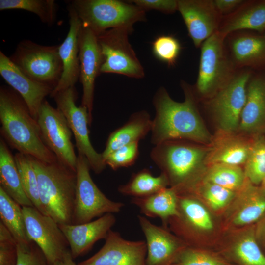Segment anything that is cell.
<instances>
[{
	"label": "cell",
	"instance_id": "40",
	"mask_svg": "<svg viewBox=\"0 0 265 265\" xmlns=\"http://www.w3.org/2000/svg\"><path fill=\"white\" fill-rule=\"evenodd\" d=\"M138 144L135 142L115 150L105 159L106 165L114 170L132 165L139 155Z\"/></svg>",
	"mask_w": 265,
	"mask_h": 265
},
{
	"label": "cell",
	"instance_id": "34",
	"mask_svg": "<svg viewBox=\"0 0 265 265\" xmlns=\"http://www.w3.org/2000/svg\"><path fill=\"white\" fill-rule=\"evenodd\" d=\"M199 179L237 192L243 186L246 177L240 166L215 164L207 166Z\"/></svg>",
	"mask_w": 265,
	"mask_h": 265
},
{
	"label": "cell",
	"instance_id": "7",
	"mask_svg": "<svg viewBox=\"0 0 265 265\" xmlns=\"http://www.w3.org/2000/svg\"><path fill=\"white\" fill-rule=\"evenodd\" d=\"M226 36L218 31L201 46L198 75L194 90L209 99L227 84L237 69L227 53Z\"/></svg>",
	"mask_w": 265,
	"mask_h": 265
},
{
	"label": "cell",
	"instance_id": "31",
	"mask_svg": "<svg viewBox=\"0 0 265 265\" xmlns=\"http://www.w3.org/2000/svg\"><path fill=\"white\" fill-rule=\"evenodd\" d=\"M0 187L22 207L33 206L23 189L14 156L1 138L0 140Z\"/></svg>",
	"mask_w": 265,
	"mask_h": 265
},
{
	"label": "cell",
	"instance_id": "30",
	"mask_svg": "<svg viewBox=\"0 0 265 265\" xmlns=\"http://www.w3.org/2000/svg\"><path fill=\"white\" fill-rule=\"evenodd\" d=\"M175 191L177 194H188L196 197L213 213L220 217L228 208L236 193L201 179Z\"/></svg>",
	"mask_w": 265,
	"mask_h": 265
},
{
	"label": "cell",
	"instance_id": "6",
	"mask_svg": "<svg viewBox=\"0 0 265 265\" xmlns=\"http://www.w3.org/2000/svg\"><path fill=\"white\" fill-rule=\"evenodd\" d=\"M82 26L97 35L113 28L125 29L131 33L133 25L146 19L145 12L131 2L117 0H73L69 4Z\"/></svg>",
	"mask_w": 265,
	"mask_h": 265
},
{
	"label": "cell",
	"instance_id": "21",
	"mask_svg": "<svg viewBox=\"0 0 265 265\" xmlns=\"http://www.w3.org/2000/svg\"><path fill=\"white\" fill-rule=\"evenodd\" d=\"M138 220L146 238L145 265H172L187 245L169 229L156 225L143 216L138 215Z\"/></svg>",
	"mask_w": 265,
	"mask_h": 265
},
{
	"label": "cell",
	"instance_id": "27",
	"mask_svg": "<svg viewBox=\"0 0 265 265\" xmlns=\"http://www.w3.org/2000/svg\"><path fill=\"white\" fill-rule=\"evenodd\" d=\"M240 30H265V0H245L235 12L222 17L218 32L226 37Z\"/></svg>",
	"mask_w": 265,
	"mask_h": 265
},
{
	"label": "cell",
	"instance_id": "14",
	"mask_svg": "<svg viewBox=\"0 0 265 265\" xmlns=\"http://www.w3.org/2000/svg\"><path fill=\"white\" fill-rule=\"evenodd\" d=\"M22 211L27 236L41 249L49 265L70 250L64 234L53 219L33 206H23Z\"/></svg>",
	"mask_w": 265,
	"mask_h": 265
},
{
	"label": "cell",
	"instance_id": "42",
	"mask_svg": "<svg viewBox=\"0 0 265 265\" xmlns=\"http://www.w3.org/2000/svg\"><path fill=\"white\" fill-rule=\"evenodd\" d=\"M16 265H49L44 255L33 242L26 245L17 244Z\"/></svg>",
	"mask_w": 265,
	"mask_h": 265
},
{
	"label": "cell",
	"instance_id": "26",
	"mask_svg": "<svg viewBox=\"0 0 265 265\" xmlns=\"http://www.w3.org/2000/svg\"><path fill=\"white\" fill-rule=\"evenodd\" d=\"M252 138L219 130L212 136L205 160L206 167L215 164L244 165Z\"/></svg>",
	"mask_w": 265,
	"mask_h": 265
},
{
	"label": "cell",
	"instance_id": "46",
	"mask_svg": "<svg viewBox=\"0 0 265 265\" xmlns=\"http://www.w3.org/2000/svg\"><path fill=\"white\" fill-rule=\"evenodd\" d=\"M70 250L68 251L61 258L49 265H78L74 261Z\"/></svg>",
	"mask_w": 265,
	"mask_h": 265
},
{
	"label": "cell",
	"instance_id": "8",
	"mask_svg": "<svg viewBox=\"0 0 265 265\" xmlns=\"http://www.w3.org/2000/svg\"><path fill=\"white\" fill-rule=\"evenodd\" d=\"M90 169L87 159L78 154L76 165L77 184L71 224L85 223L106 213H117L124 206L123 203L109 199L99 189L91 177Z\"/></svg>",
	"mask_w": 265,
	"mask_h": 265
},
{
	"label": "cell",
	"instance_id": "2",
	"mask_svg": "<svg viewBox=\"0 0 265 265\" xmlns=\"http://www.w3.org/2000/svg\"><path fill=\"white\" fill-rule=\"evenodd\" d=\"M17 92L7 86L0 88V133L19 153L45 162L57 159L41 138L38 122Z\"/></svg>",
	"mask_w": 265,
	"mask_h": 265
},
{
	"label": "cell",
	"instance_id": "41",
	"mask_svg": "<svg viewBox=\"0 0 265 265\" xmlns=\"http://www.w3.org/2000/svg\"><path fill=\"white\" fill-rule=\"evenodd\" d=\"M17 259V243L0 222V265H16Z\"/></svg>",
	"mask_w": 265,
	"mask_h": 265
},
{
	"label": "cell",
	"instance_id": "10",
	"mask_svg": "<svg viewBox=\"0 0 265 265\" xmlns=\"http://www.w3.org/2000/svg\"><path fill=\"white\" fill-rule=\"evenodd\" d=\"M53 98L57 107L67 119L74 136L78 154L87 159L95 173H101L106 165L102 153H98L90 142L88 126L91 125L92 120L86 107L76 106L77 92L75 87L61 91Z\"/></svg>",
	"mask_w": 265,
	"mask_h": 265
},
{
	"label": "cell",
	"instance_id": "12",
	"mask_svg": "<svg viewBox=\"0 0 265 265\" xmlns=\"http://www.w3.org/2000/svg\"><path fill=\"white\" fill-rule=\"evenodd\" d=\"M253 70L242 68L223 87L208 99L207 104L219 127V130L235 132L238 130L245 105L247 86Z\"/></svg>",
	"mask_w": 265,
	"mask_h": 265
},
{
	"label": "cell",
	"instance_id": "20",
	"mask_svg": "<svg viewBox=\"0 0 265 265\" xmlns=\"http://www.w3.org/2000/svg\"><path fill=\"white\" fill-rule=\"evenodd\" d=\"M80 79L83 88L81 106L92 120L95 81L101 73L103 57L97 35L82 26L79 35Z\"/></svg>",
	"mask_w": 265,
	"mask_h": 265
},
{
	"label": "cell",
	"instance_id": "3",
	"mask_svg": "<svg viewBox=\"0 0 265 265\" xmlns=\"http://www.w3.org/2000/svg\"><path fill=\"white\" fill-rule=\"evenodd\" d=\"M46 215L58 224H71L77 184L76 172L57 159L45 162L30 157Z\"/></svg>",
	"mask_w": 265,
	"mask_h": 265
},
{
	"label": "cell",
	"instance_id": "24",
	"mask_svg": "<svg viewBox=\"0 0 265 265\" xmlns=\"http://www.w3.org/2000/svg\"><path fill=\"white\" fill-rule=\"evenodd\" d=\"M116 221L113 213H106L89 222L59 224V226L74 259L89 251L98 240L105 239Z\"/></svg>",
	"mask_w": 265,
	"mask_h": 265
},
{
	"label": "cell",
	"instance_id": "44",
	"mask_svg": "<svg viewBox=\"0 0 265 265\" xmlns=\"http://www.w3.org/2000/svg\"><path fill=\"white\" fill-rule=\"evenodd\" d=\"M217 10L222 16L229 15L237 10L244 2V0H213Z\"/></svg>",
	"mask_w": 265,
	"mask_h": 265
},
{
	"label": "cell",
	"instance_id": "36",
	"mask_svg": "<svg viewBox=\"0 0 265 265\" xmlns=\"http://www.w3.org/2000/svg\"><path fill=\"white\" fill-rule=\"evenodd\" d=\"M14 156L26 195L33 206L45 214L40 201L37 175L30 156L19 152Z\"/></svg>",
	"mask_w": 265,
	"mask_h": 265
},
{
	"label": "cell",
	"instance_id": "16",
	"mask_svg": "<svg viewBox=\"0 0 265 265\" xmlns=\"http://www.w3.org/2000/svg\"><path fill=\"white\" fill-rule=\"evenodd\" d=\"M234 265H265L255 234V224L224 231L214 249Z\"/></svg>",
	"mask_w": 265,
	"mask_h": 265
},
{
	"label": "cell",
	"instance_id": "11",
	"mask_svg": "<svg viewBox=\"0 0 265 265\" xmlns=\"http://www.w3.org/2000/svg\"><path fill=\"white\" fill-rule=\"evenodd\" d=\"M131 33L125 29L113 28L97 35L103 57L101 73H114L140 79L143 67L129 42Z\"/></svg>",
	"mask_w": 265,
	"mask_h": 265
},
{
	"label": "cell",
	"instance_id": "37",
	"mask_svg": "<svg viewBox=\"0 0 265 265\" xmlns=\"http://www.w3.org/2000/svg\"><path fill=\"white\" fill-rule=\"evenodd\" d=\"M172 265H234L218 251L186 246L180 251Z\"/></svg>",
	"mask_w": 265,
	"mask_h": 265
},
{
	"label": "cell",
	"instance_id": "5",
	"mask_svg": "<svg viewBox=\"0 0 265 265\" xmlns=\"http://www.w3.org/2000/svg\"><path fill=\"white\" fill-rule=\"evenodd\" d=\"M184 140L167 141L152 149L150 157L175 189L199 179L204 172L208 149Z\"/></svg>",
	"mask_w": 265,
	"mask_h": 265
},
{
	"label": "cell",
	"instance_id": "13",
	"mask_svg": "<svg viewBox=\"0 0 265 265\" xmlns=\"http://www.w3.org/2000/svg\"><path fill=\"white\" fill-rule=\"evenodd\" d=\"M36 120L46 146L59 161L76 172L77 156L71 141L72 132L63 113L45 100Z\"/></svg>",
	"mask_w": 265,
	"mask_h": 265
},
{
	"label": "cell",
	"instance_id": "43",
	"mask_svg": "<svg viewBox=\"0 0 265 265\" xmlns=\"http://www.w3.org/2000/svg\"><path fill=\"white\" fill-rule=\"evenodd\" d=\"M143 10H156L166 14H171L178 10L176 0H133L128 1Z\"/></svg>",
	"mask_w": 265,
	"mask_h": 265
},
{
	"label": "cell",
	"instance_id": "15",
	"mask_svg": "<svg viewBox=\"0 0 265 265\" xmlns=\"http://www.w3.org/2000/svg\"><path fill=\"white\" fill-rule=\"evenodd\" d=\"M265 214V190L246 178L220 216L223 231L255 224Z\"/></svg>",
	"mask_w": 265,
	"mask_h": 265
},
{
	"label": "cell",
	"instance_id": "4",
	"mask_svg": "<svg viewBox=\"0 0 265 265\" xmlns=\"http://www.w3.org/2000/svg\"><path fill=\"white\" fill-rule=\"evenodd\" d=\"M177 195L178 215L169 219V229L187 246L214 250L224 232L220 217L196 197Z\"/></svg>",
	"mask_w": 265,
	"mask_h": 265
},
{
	"label": "cell",
	"instance_id": "28",
	"mask_svg": "<svg viewBox=\"0 0 265 265\" xmlns=\"http://www.w3.org/2000/svg\"><path fill=\"white\" fill-rule=\"evenodd\" d=\"M152 126V120L147 111L132 114L125 124L109 134L102 153L104 161L115 150L143 139L151 132Z\"/></svg>",
	"mask_w": 265,
	"mask_h": 265
},
{
	"label": "cell",
	"instance_id": "22",
	"mask_svg": "<svg viewBox=\"0 0 265 265\" xmlns=\"http://www.w3.org/2000/svg\"><path fill=\"white\" fill-rule=\"evenodd\" d=\"M238 131L249 137L265 136V70L250 76Z\"/></svg>",
	"mask_w": 265,
	"mask_h": 265
},
{
	"label": "cell",
	"instance_id": "17",
	"mask_svg": "<svg viewBox=\"0 0 265 265\" xmlns=\"http://www.w3.org/2000/svg\"><path fill=\"white\" fill-rule=\"evenodd\" d=\"M145 241L124 239L117 232L110 230L102 247L93 256L78 265H145Z\"/></svg>",
	"mask_w": 265,
	"mask_h": 265
},
{
	"label": "cell",
	"instance_id": "18",
	"mask_svg": "<svg viewBox=\"0 0 265 265\" xmlns=\"http://www.w3.org/2000/svg\"><path fill=\"white\" fill-rule=\"evenodd\" d=\"M178 10L196 48L218 31L223 17L213 0H178Z\"/></svg>",
	"mask_w": 265,
	"mask_h": 265
},
{
	"label": "cell",
	"instance_id": "9",
	"mask_svg": "<svg viewBox=\"0 0 265 265\" xmlns=\"http://www.w3.org/2000/svg\"><path fill=\"white\" fill-rule=\"evenodd\" d=\"M10 60L33 80L53 87L63 73L59 46H45L29 40L20 42Z\"/></svg>",
	"mask_w": 265,
	"mask_h": 265
},
{
	"label": "cell",
	"instance_id": "47",
	"mask_svg": "<svg viewBox=\"0 0 265 265\" xmlns=\"http://www.w3.org/2000/svg\"><path fill=\"white\" fill-rule=\"evenodd\" d=\"M260 186L265 190V176L263 179Z\"/></svg>",
	"mask_w": 265,
	"mask_h": 265
},
{
	"label": "cell",
	"instance_id": "1",
	"mask_svg": "<svg viewBox=\"0 0 265 265\" xmlns=\"http://www.w3.org/2000/svg\"><path fill=\"white\" fill-rule=\"evenodd\" d=\"M181 86L185 96L183 102L173 100L163 87L154 96L155 116L152 120L151 142L154 145L176 140L204 144L212 142V136L199 115L192 89L184 81Z\"/></svg>",
	"mask_w": 265,
	"mask_h": 265
},
{
	"label": "cell",
	"instance_id": "25",
	"mask_svg": "<svg viewBox=\"0 0 265 265\" xmlns=\"http://www.w3.org/2000/svg\"><path fill=\"white\" fill-rule=\"evenodd\" d=\"M69 16V29L61 44L59 45V53L63 64L62 76L50 96L58 92L74 87L80 78L79 35L82 22L73 7L68 6Z\"/></svg>",
	"mask_w": 265,
	"mask_h": 265
},
{
	"label": "cell",
	"instance_id": "32",
	"mask_svg": "<svg viewBox=\"0 0 265 265\" xmlns=\"http://www.w3.org/2000/svg\"><path fill=\"white\" fill-rule=\"evenodd\" d=\"M0 222L10 232L17 244L26 245L29 239L25 225L22 207L0 187Z\"/></svg>",
	"mask_w": 265,
	"mask_h": 265
},
{
	"label": "cell",
	"instance_id": "33",
	"mask_svg": "<svg viewBox=\"0 0 265 265\" xmlns=\"http://www.w3.org/2000/svg\"><path fill=\"white\" fill-rule=\"evenodd\" d=\"M169 183L165 174L161 173L154 176L148 169H143L133 174L128 182L120 186L119 193L133 197H144L168 187Z\"/></svg>",
	"mask_w": 265,
	"mask_h": 265
},
{
	"label": "cell",
	"instance_id": "45",
	"mask_svg": "<svg viewBox=\"0 0 265 265\" xmlns=\"http://www.w3.org/2000/svg\"><path fill=\"white\" fill-rule=\"evenodd\" d=\"M255 234L257 242L265 255V214L255 224Z\"/></svg>",
	"mask_w": 265,
	"mask_h": 265
},
{
	"label": "cell",
	"instance_id": "19",
	"mask_svg": "<svg viewBox=\"0 0 265 265\" xmlns=\"http://www.w3.org/2000/svg\"><path fill=\"white\" fill-rule=\"evenodd\" d=\"M227 53L237 69L265 70V30H240L225 40Z\"/></svg>",
	"mask_w": 265,
	"mask_h": 265
},
{
	"label": "cell",
	"instance_id": "38",
	"mask_svg": "<svg viewBox=\"0 0 265 265\" xmlns=\"http://www.w3.org/2000/svg\"><path fill=\"white\" fill-rule=\"evenodd\" d=\"M244 172L252 184L260 185L265 176V136L253 137Z\"/></svg>",
	"mask_w": 265,
	"mask_h": 265
},
{
	"label": "cell",
	"instance_id": "29",
	"mask_svg": "<svg viewBox=\"0 0 265 265\" xmlns=\"http://www.w3.org/2000/svg\"><path fill=\"white\" fill-rule=\"evenodd\" d=\"M131 202L145 216L159 218L162 226L167 229H169V219L178 215V195L175 190L171 187L146 197H132Z\"/></svg>",
	"mask_w": 265,
	"mask_h": 265
},
{
	"label": "cell",
	"instance_id": "39",
	"mask_svg": "<svg viewBox=\"0 0 265 265\" xmlns=\"http://www.w3.org/2000/svg\"><path fill=\"white\" fill-rule=\"evenodd\" d=\"M179 40L171 35H161L152 43V52L159 60L169 66H174L181 50Z\"/></svg>",
	"mask_w": 265,
	"mask_h": 265
},
{
	"label": "cell",
	"instance_id": "23",
	"mask_svg": "<svg viewBox=\"0 0 265 265\" xmlns=\"http://www.w3.org/2000/svg\"><path fill=\"white\" fill-rule=\"evenodd\" d=\"M0 74L23 98L31 115L36 120L45 97L50 96L54 88L27 77L1 51H0Z\"/></svg>",
	"mask_w": 265,
	"mask_h": 265
},
{
	"label": "cell",
	"instance_id": "35",
	"mask_svg": "<svg viewBox=\"0 0 265 265\" xmlns=\"http://www.w3.org/2000/svg\"><path fill=\"white\" fill-rule=\"evenodd\" d=\"M24 10L35 14L48 26L54 23L57 6L54 0H0V10Z\"/></svg>",
	"mask_w": 265,
	"mask_h": 265
}]
</instances>
